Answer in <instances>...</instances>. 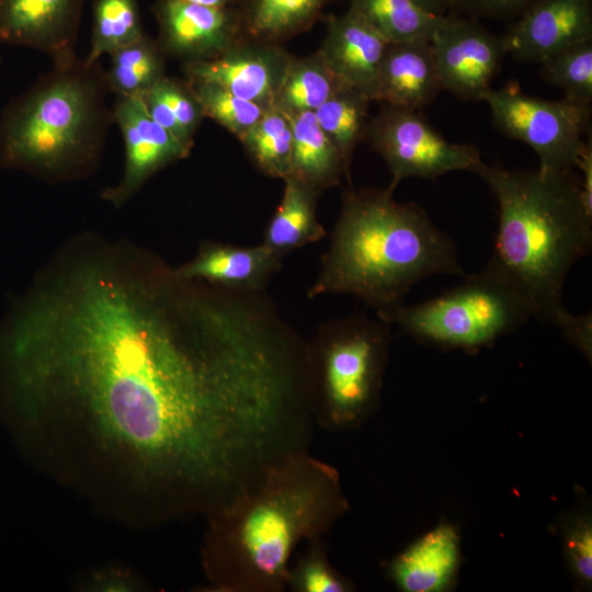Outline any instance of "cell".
I'll return each mask as SVG.
<instances>
[{"label": "cell", "mask_w": 592, "mask_h": 592, "mask_svg": "<svg viewBox=\"0 0 592 592\" xmlns=\"http://www.w3.org/2000/svg\"><path fill=\"white\" fill-rule=\"evenodd\" d=\"M0 389L22 417L78 419L164 515L225 506L282 449L289 379L254 297L123 244L71 250L0 330Z\"/></svg>", "instance_id": "cell-1"}, {"label": "cell", "mask_w": 592, "mask_h": 592, "mask_svg": "<svg viewBox=\"0 0 592 592\" xmlns=\"http://www.w3.org/2000/svg\"><path fill=\"white\" fill-rule=\"evenodd\" d=\"M239 141L265 175L283 180L289 174L293 127L291 116L282 110L267 107Z\"/></svg>", "instance_id": "cell-27"}, {"label": "cell", "mask_w": 592, "mask_h": 592, "mask_svg": "<svg viewBox=\"0 0 592 592\" xmlns=\"http://www.w3.org/2000/svg\"><path fill=\"white\" fill-rule=\"evenodd\" d=\"M326 24L318 50L342 87L357 90L372 101L388 42L349 9L328 16Z\"/></svg>", "instance_id": "cell-16"}, {"label": "cell", "mask_w": 592, "mask_h": 592, "mask_svg": "<svg viewBox=\"0 0 592 592\" xmlns=\"http://www.w3.org/2000/svg\"><path fill=\"white\" fill-rule=\"evenodd\" d=\"M540 65V77L549 84L560 88L565 99L591 104L592 38L561 49Z\"/></svg>", "instance_id": "cell-30"}, {"label": "cell", "mask_w": 592, "mask_h": 592, "mask_svg": "<svg viewBox=\"0 0 592 592\" xmlns=\"http://www.w3.org/2000/svg\"><path fill=\"white\" fill-rule=\"evenodd\" d=\"M293 58L281 44L244 38L214 59L183 64V71L186 79L217 84L270 107Z\"/></svg>", "instance_id": "cell-13"}, {"label": "cell", "mask_w": 592, "mask_h": 592, "mask_svg": "<svg viewBox=\"0 0 592 592\" xmlns=\"http://www.w3.org/2000/svg\"><path fill=\"white\" fill-rule=\"evenodd\" d=\"M152 12L161 50L183 64L214 59L247 38L238 5L156 0Z\"/></svg>", "instance_id": "cell-11"}, {"label": "cell", "mask_w": 592, "mask_h": 592, "mask_svg": "<svg viewBox=\"0 0 592 592\" xmlns=\"http://www.w3.org/2000/svg\"><path fill=\"white\" fill-rule=\"evenodd\" d=\"M289 116L293 149L288 175L319 193L339 185L342 177L349 180L340 152L320 128L315 113L306 111Z\"/></svg>", "instance_id": "cell-21"}, {"label": "cell", "mask_w": 592, "mask_h": 592, "mask_svg": "<svg viewBox=\"0 0 592 592\" xmlns=\"http://www.w3.org/2000/svg\"><path fill=\"white\" fill-rule=\"evenodd\" d=\"M442 90L430 42L388 43L372 101L419 111Z\"/></svg>", "instance_id": "cell-17"}, {"label": "cell", "mask_w": 592, "mask_h": 592, "mask_svg": "<svg viewBox=\"0 0 592 592\" xmlns=\"http://www.w3.org/2000/svg\"><path fill=\"white\" fill-rule=\"evenodd\" d=\"M562 335L587 356H591L592 315H572L567 312L557 323Z\"/></svg>", "instance_id": "cell-35"}, {"label": "cell", "mask_w": 592, "mask_h": 592, "mask_svg": "<svg viewBox=\"0 0 592 592\" xmlns=\"http://www.w3.org/2000/svg\"><path fill=\"white\" fill-rule=\"evenodd\" d=\"M283 181L282 200L265 227L261 243L285 259L294 250L319 241L327 231L317 216L321 193L291 175Z\"/></svg>", "instance_id": "cell-20"}, {"label": "cell", "mask_w": 592, "mask_h": 592, "mask_svg": "<svg viewBox=\"0 0 592 592\" xmlns=\"http://www.w3.org/2000/svg\"><path fill=\"white\" fill-rule=\"evenodd\" d=\"M340 476L308 453L208 516L203 565L216 591L282 592L300 544L323 536L348 511Z\"/></svg>", "instance_id": "cell-2"}, {"label": "cell", "mask_w": 592, "mask_h": 592, "mask_svg": "<svg viewBox=\"0 0 592 592\" xmlns=\"http://www.w3.org/2000/svg\"><path fill=\"white\" fill-rule=\"evenodd\" d=\"M488 104L494 126L506 137L528 145L540 170H572L591 135V104L562 98L546 100L525 94L517 83L489 89Z\"/></svg>", "instance_id": "cell-8"}, {"label": "cell", "mask_w": 592, "mask_h": 592, "mask_svg": "<svg viewBox=\"0 0 592 592\" xmlns=\"http://www.w3.org/2000/svg\"><path fill=\"white\" fill-rule=\"evenodd\" d=\"M536 0H458L457 5L480 16L508 19L519 18Z\"/></svg>", "instance_id": "cell-34"}, {"label": "cell", "mask_w": 592, "mask_h": 592, "mask_svg": "<svg viewBox=\"0 0 592 592\" xmlns=\"http://www.w3.org/2000/svg\"><path fill=\"white\" fill-rule=\"evenodd\" d=\"M329 0H243L239 5L247 38L281 44L309 30Z\"/></svg>", "instance_id": "cell-22"}, {"label": "cell", "mask_w": 592, "mask_h": 592, "mask_svg": "<svg viewBox=\"0 0 592 592\" xmlns=\"http://www.w3.org/2000/svg\"><path fill=\"white\" fill-rule=\"evenodd\" d=\"M366 138L389 168L392 192L407 178L433 181L453 171L475 173L483 162L475 146L447 140L418 110L384 104L369 118Z\"/></svg>", "instance_id": "cell-9"}, {"label": "cell", "mask_w": 592, "mask_h": 592, "mask_svg": "<svg viewBox=\"0 0 592 592\" xmlns=\"http://www.w3.org/2000/svg\"><path fill=\"white\" fill-rule=\"evenodd\" d=\"M582 172L580 179V190L583 203L589 212L592 213V137H588L583 149L580 152L576 164Z\"/></svg>", "instance_id": "cell-36"}, {"label": "cell", "mask_w": 592, "mask_h": 592, "mask_svg": "<svg viewBox=\"0 0 592 592\" xmlns=\"http://www.w3.org/2000/svg\"><path fill=\"white\" fill-rule=\"evenodd\" d=\"M100 61L53 65L0 115V166L60 179L99 159L113 111Z\"/></svg>", "instance_id": "cell-5"}, {"label": "cell", "mask_w": 592, "mask_h": 592, "mask_svg": "<svg viewBox=\"0 0 592 592\" xmlns=\"http://www.w3.org/2000/svg\"><path fill=\"white\" fill-rule=\"evenodd\" d=\"M287 588L295 592H346L352 590V584L331 566L323 540L317 539L307 543L305 550L292 561Z\"/></svg>", "instance_id": "cell-32"}, {"label": "cell", "mask_w": 592, "mask_h": 592, "mask_svg": "<svg viewBox=\"0 0 592 592\" xmlns=\"http://www.w3.org/2000/svg\"><path fill=\"white\" fill-rule=\"evenodd\" d=\"M377 317L418 341L475 351L517 330L534 317V310L512 283L486 265L433 298L401 304Z\"/></svg>", "instance_id": "cell-7"}, {"label": "cell", "mask_w": 592, "mask_h": 592, "mask_svg": "<svg viewBox=\"0 0 592 592\" xmlns=\"http://www.w3.org/2000/svg\"><path fill=\"white\" fill-rule=\"evenodd\" d=\"M568 554L572 570L584 583L592 579V528L587 522L578 524L569 534Z\"/></svg>", "instance_id": "cell-33"}, {"label": "cell", "mask_w": 592, "mask_h": 592, "mask_svg": "<svg viewBox=\"0 0 592 592\" xmlns=\"http://www.w3.org/2000/svg\"><path fill=\"white\" fill-rule=\"evenodd\" d=\"M592 38V0H536L504 34L508 54L543 62L561 49Z\"/></svg>", "instance_id": "cell-15"}, {"label": "cell", "mask_w": 592, "mask_h": 592, "mask_svg": "<svg viewBox=\"0 0 592 592\" xmlns=\"http://www.w3.org/2000/svg\"><path fill=\"white\" fill-rule=\"evenodd\" d=\"M392 194L388 187L343 192L308 298L346 294L380 314L401 305L425 277L464 275L449 236L420 205L399 203Z\"/></svg>", "instance_id": "cell-3"}, {"label": "cell", "mask_w": 592, "mask_h": 592, "mask_svg": "<svg viewBox=\"0 0 592 592\" xmlns=\"http://www.w3.org/2000/svg\"><path fill=\"white\" fill-rule=\"evenodd\" d=\"M145 34L137 0H94L87 64L129 45Z\"/></svg>", "instance_id": "cell-29"}, {"label": "cell", "mask_w": 592, "mask_h": 592, "mask_svg": "<svg viewBox=\"0 0 592 592\" xmlns=\"http://www.w3.org/2000/svg\"><path fill=\"white\" fill-rule=\"evenodd\" d=\"M493 192L499 223L488 266L531 303L534 317L556 326L567 314L568 272L592 248V213L572 170H509L485 162L477 169Z\"/></svg>", "instance_id": "cell-4"}, {"label": "cell", "mask_w": 592, "mask_h": 592, "mask_svg": "<svg viewBox=\"0 0 592 592\" xmlns=\"http://www.w3.org/2000/svg\"><path fill=\"white\" fill-rule=\"evenodd\" d=\"M349 10L388 43L430 42L444 18L425 11L413 0H351Z\"/></svg>", "instance_id": "cell-23"}, {"label": "cell", "mask_w": 592, "mask_h": 592, "mask_svg": "<svg viewBox=\"0 0 592 592\" xmlns=\"http://www.w3.org/2000/svg\"><path fill=\"white\" fill-rule=\"evenodd\" d=\"M113 119L122 133L125 163L121 181L103 193L115 206L126 203L156 172L191 153L148 114L139 95H117Z\"/></svg>", "instance_id": "cell-12"}, {"label": "cell", "mask_w": 592, "mask_h": 592, "mask_svg": "<svg viewBox=\"0 0 592 592\" xmlns=\"http://www.w3.org/2000/svg\"><path fill=\"white\" fill-rule=\"evenodd\" d=\"M309 342L316 424L333 432L357 428L379 401L390 325L353 315L320 325Z\"/></svg>", "instance_id": "cell-6"}, {"label": "cell", "mask_w": 592, "mask_h": 592, "mask_svg": "<svg viewBox=\"0 0 592 592\" xmlns=\"http://www.w3.org/2000/svg\"><path fill=\"white\" fill-rule=\"evenodd\" d=\"M139 96L150 117L192 150L204 115L187 83L164 75Z\"/></svg>", "instance_id": "cell-24"}, {"label": "cell", "mask_w": 592, "mask_h": 592, "mask_svg": "<svg viewBox=\"0 0 592 592\" xmlns=\"http://www.w3.org/2000/svg\"><path fill=\"white\" fill-rule=\"evenodd\" d=\"M0 64H1V58H0Z\"/></svg>", "instance_id": "cell-39"}, {"label": "cell", "mask_w": 592, "mask_h": 592, "mask_svg": "<svg viewBox=\"0 0 592 592\" xmlns=\"http://www.w3.org/2000/svg\"><path fill=\"white\" fill-rule=\"evenodd\" d=\"M284 259L264 244L238 247L221 242H205L191 261L177 267L186 278L200 280L239 291H265Z\"/></svg>", "instance_id": "cell-18"}, {"label": "cell", "mask_w": 592, "mask_h": 592, "mask_svg": "<svg viewBox=\"0 0 592 592\" xmlns=\"http://www.w3.org/2000/svg\"><path fill=\"white\" fill-rule=\"evenodd\" d=\"M191 3L213 5V7H237L243 0H181Z\"/></svg>", "instance_id": "cell-38"}, {"label": "cell", "mask_w": 592, "mask_h": 592, "mask_svg": "<svg viewBox=\"0 0 592 592\" xmlns=\"http://www.w3.org/2000/svg\"><path fill=\"white\" fill-rule=\"evenodd\" d=\"M185 82L196 98L204 117L212 118L238 139L267 109L210 82L192 79Z\"/></svg>", "instance_id": "cell-31"}, {"label": "cell", "mask_w": 592, "mask_h": 592, "mask_svg": "<svg viewBox=\"0 0 592 592\" xmlns=\"http://www.w3.org/2000/svg\"><path fill=\"white\" fill-rule=\"evenodd\" d=\"M343 88L319 50L294 57L273 106L288 115L316 111Z\"/></svg>", "instance_id": "cell-25"}, {"label": "cell", "mask_w": 592, "mask_h": 592, "mask_svg": "<svg viewBox=\"0 0 592 592\" xmlns=\"http://www.w3.org/2000/svg\"><path fill=\"white\" fill-rule=\"evenodd\" d=\"M110 57L106 81L110 91L117 95H139L166 75V56L157 39L146 33Z\"/></svg>", "instance_id": "cell-28"}, {"label": "cell", "mask_w": 592, "mask_h": 592, "mask_svg": "<svg viewBox=\"0 0 592 592\" xmlns=\"http://www.w3.org/2000/svg\"><path fill=\"white\" fill-rule=\"evenodd\" d=\"M86 0H0V45L34 49L53 65L76 60Z\"/></svg>", "instance_id": "cell-14"}, {"label": "cell", "mask_w": 592, "mask_h": 592, "mask_svg": "<svg viewBox=\"0 0 592 592\" xmlns=\"http://www.w3.org/2000/svg\"><path fill=\"white\" fill-rule=\"evenodd\" d=\"M371 102L364 93L343 87L314 111L320 128L340 152L349 173L354 150L366 138Z\"/></svg>", "instance_id": "cell-26"}, {"label": "cell", "mask_w": 592, "mask_h": 592, "mask_svg": "<svg viewBox=\"0 0 592 592\" xmlns=\"http://www.w3.org/2000/svg\"><path fill=\"white\" fill-rule=\"evenodd\" d=\"M430 43L442 89L463 101H480L508 54L504 35L449 15L443 18Z\"/></svg>", "instance_id": "cell-10"}, {"label": "cell", "mask_w": 592, "mask_h": 592, "mask_svg": "<svg viewBox=\"0 0 592 592\" xmlns=\"http://www.w3.org/2000/svg\"><path fill=\"white\" fill-rule=\"evenodd\" d=\"M425 11L435 14L445 16L447 11L452 10L457 5L458 0H413Z\"/></svg>", "instance_id": "cell-37"}, {"label": "cell", "mask_w": 592, "mask_h": 592, "mask_svg": "<svg viewBox=\"0 0 592 592\" xmlns=\"http://www.w3.org/2000/svg\"><path fill=\"white\" fill-rule=\"evenodd\" d=\"M458 557L455 530L441 525L397 556L389 572L396 585L406 592H437L452 581Z\"/></svg>", "instance_id": "cell-19"}]
</instances>
